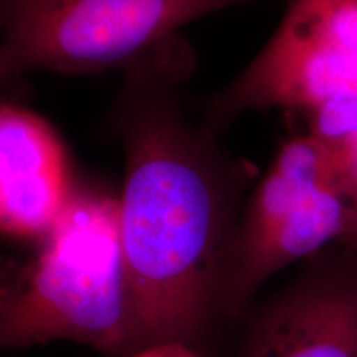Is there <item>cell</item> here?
I'll return each mask as SVG.
<instances>
[{"mask_svg": "<svg viewBox=\"0 0 357 357\" xmlns=\"http://www.w3.org/2000/svg\"><path fill=\"white\" fill-rule=\"evenodd\" d=\"M240 357H357V252L326 248L253 312Z\"/></svg>", "mask_w": 357, "mask_h": 357, "instance_id": "6", "label": "cell"}, {"mask_svg": "<svg viewBox=\"0 0 357 357\" xmlns=\"http://www.w3.org/2000/svg\"><path fill=\"white\" fill-rule=\"evenodd\" d=\"M357 93V0H287L261 52L208 101L213 132L247 111L310 113Z\"/></svg>", "mask_w": 357, "mask_h": 357, "instance_id": "5", "label": "cell"}, {"mask_svg": "<svg viewBox=\"0 0 357 357\" xmlns=\"http://www.w3.org/2000/svg\"><path fill=\"white\" fill-rule=\"evenodd\" d=\"M75 341L139 349L124 275L118 197L73 190L29 258L0 261V351Z\"/></svg>", "mask_w": 357, "mask_h": 357, "instance_id": "2", "label": "cell"}, {"mask_svg": "<svg viewBox=\"0 0 357 357\" xmlns=\"http://www.w3.org/2000/svg\"><path fill=\"white\" fill-rule=\"evenodd\" d=\"M351 248H354L357 252V225H356V231H354V236H352V242L349 243Z\"/></svg>", "mask_w": 357, "mask_h": 357, "instance_id": "10", "label": "cell"}, {"mask_svg": "<svg viewBox=\"0 0 357 357\" xmlns=\"http://www.w3.org/2000/svg\"><path fill=\"white\" fill-rule=\"evenodd\" d=\"M257 0H0V83L132 65L182 26Z\"/></svg>", "mask_w": 357, "mask_h": 357, "instance_id": "4", "label": "cell"}, {"mask_svg": "<svg viewBox=\"0 0 357 357\" xmlns=\"http://www.w3.org/2000/svg\"><path fill=\"white\" fill-rule=\"evenodd\" d=\"M306 118L331 181L357 207V93L333 98Z\"/></svg>", "mask_w": 357, "mask_h": 357, "instance_id": "8", "label": "cell"}, {"mask_svg": "<svg viewBox=\"0 0 357 357\" xmlns=\"http://www.w3.org/2000/svg\"><path fill=\"white\" fill-rule=\"evenodd\" d=\"M194 65L177 37L126 66L116 105L126 172L119 235L137 344L197 349L220 311L222 281L250 166L185 114L177 86Z\"/></svg>", "mask_w": 357, "mask_h": 357, "instance_id": "1", "label": "cell"}, {"mask_svg": "<svg viewBox=\"0 0 357 357\" xmlns=\"http://www.w3.org/2000/svg\"><path fill=\"white\" fill-rule=\"evenodd\" d=\"M128 357H202L195 347L178 341H164L147 344Z\"/></svg>", "mask_w": 357, "mask_h": 357, "instance_id": "9", "label": "cell"}, {"mask_svg": "<svg viewBox=\"0 0 357 357\" xmlns=\"http://www.w3.org/2000/svg\"><path fill=\"white\" fill-rule=\"evenodd\" d=\"M357 207L334 185L319 146L307 134L281 144L252 190L231 234L223 270L222 316L243 314L284 266L333 243L349 247Z\"/></svg>", "mask_w": 357, "mask_h": 357, "instance_id": "3", "label": "cell"}, {"mask_svg": "<svg viewBox=\"0 0 357 357\" xmlns=\"http://www.w3.org/2000/svg\"><path fill=\"white\" fill-rule=\"evenodd\" d=\"M71 194L53 129L30 111L0 106V234L43 238Z\"/></svg>", "mask_w": 357, "mask_h": 357, "instance_id": "7", "label": "cell"}]
</instances>
